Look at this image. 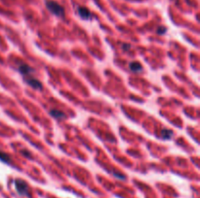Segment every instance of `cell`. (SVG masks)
<instances>
[{"instance_id": "5b68a950", "label": "cell", "mask_w": 200, "mask_h": 198, "mask_svg": "<svg viewBox=\"0 0 200 198\" xmlns=\"http://www.w3.org/2000/svg\"><path fill=\"white\" fill-rule=\"evenodd\" d=\"M78 14L80 15V17L84 18V20H88V18H90V17H91V14H90V12L84 7L78 8Z\"/></svg>"}, {"instance_id": "8992f818", "label": "cell", "mask_w": 200, "mask_h": 198, "mask_svg": "<svg viewBox=\"0 0 200 198\" xmlns=\"http://www.w3.org/2000/svg\"><path fill=\"white\" fill-rule=\"evenodd\" d=\"M130 69L135 73H138V72H141L142 70V66L139 62H132L130 63Z\"/></svg>"}, {"instance_id": "9c48e42d", "label": "cell", "mask_w": 200, "mask_h": 198, "mask_svg": "<svg viewBox=\"0 0 200 198\" xmlns=\"http://www.w3.org/2000/svg\"><path fill=\"white\" fill-rule=\"evenodd\" d=\"M0 159L4 162H7V163H10V157H9L6 153H0Z\"/></svg>"}, {"instance_id": "7a4b0ae2", "label": "cell", "mask_w": 200, "mask_h": 198, "mask_svg": "<svg viewBox=\"0 0 200 198\" xmlns=\"http://www.w3.org/2000/svg\"><path fill=\"white\" fill-rule=\"evenodd\" d=\"M46 6H47V8H48V10L53 13L54 15L59 16V17L64 16V14H65L64 8L57 2H55V1H46Z\"/></svg>"}, {"instance_id": "52a82bcc", "label": "cell", "mask_w": 200, "mask_h": 198, "mask_svg": "<svg viewBox=\"0 0 200 198\" xmlns=\"http://www.w3.org/2000/svg\"><path fill=\"white\" fill-rule=\"evenodd\" d=\"M51 115L53 116L54 118L59 119H64L65 118V115L63 112H61V111H58V110H52Z\"/></svg>"}, {"instance_id": "3957f363", "label": "cell", "mask_w": 200, "mask_h": 198, "mask_svg": "<svg viewBox=\"0 0 200 198\" xmlns=\"http://www.w3.org/2000/svg\"><path fill=\"white\" fill-rule=\"evenodd\" d=\"M19 70H20V72L23 76H30V73L33 72L31 67H30L27 64H25V63H21V65L19 66Z\"/></svg>"}, {"instance_id": "6da1fadb", "label": "cell", "mask_w": 200, "mask_h": 198, "mask_svg": "<svg viewBox=\"0 0 200 198\" xmlns=\"http://www.w3.org/2000/svg\"><path fill=\"white\" fill-rule=\"evenodd\" d=\"M14 185H15L16 190L19 192V194H21L23 196H30V187H28L27 183L23 181V180H16L14 182Z\"/></svg>"}, {"instance_id": "277c9868", "label": "cell", "mask_w": 200, "mask_h": 198, "mask_svg": "<svg viewBox=\"0 0 200 198\" xmlns=\"http://www.w3.org/2000/svg\"><path fill=\"white\" fill-rule=\"evenodd\" d=\"M27 84L30 85L31 88H33L34 89H42V84L41 82H39L37 79L34 78H30L27 80Z\"/></svg>"}, {"instance_id": "8fae6325", "label": "cell", "mask_w": 200, "mask_h": 198, "mask_svg": "<svg viewBox=\"0 0 200 198\" xmlns=\"http://www.w3.org/2000/svg\"><path fill=\"white\" fill-rule=\"evenodd\" d=\"M129 48H130L129 46H125V47H123V49H124V50L126 51V50H128V49H129Z\"/></svg>"}, {"instance_id": "30bf717a", "label": "cell", "mask_w": 200, "mask_h": 198, "mask_svg": "<svg viewBox=\"0 0 200 198\" xmlns=\"http://www.w3.org/2000/svg\"><path fill=\"white\" fill-rule=\"evenodd\" d=\"M157 32H158L159 34H161V33H162V34H163V33H165V32H166L165 27H162V28L160 27V28H158V31H157Z\"/></svg>"}, {"instance_id": "ba28073f", "label": "cell", "mask_w": 200, "mask_h": 198, "mask_svg": "<svg viewBox=\"0 0 200 198\" xmlns=\"http://www.w3.org/2000/svg\"><path fill=\"white\" fill-rule=\"evenodd\" d=\"M161 136H162L164 139H170L173 136V131L170 129H164L161 131Z\"/></svg>"}]
</instances>
